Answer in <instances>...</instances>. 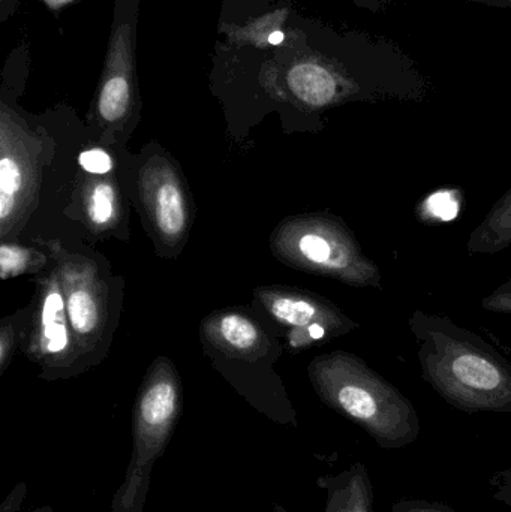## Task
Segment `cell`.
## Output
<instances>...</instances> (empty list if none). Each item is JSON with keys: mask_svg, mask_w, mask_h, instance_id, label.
<instances>
[{"mask_svg": "<svg viewBox=\"0 0 511 512\" xmlns=\"http://www.w3.org/2000/svg\"><path fill=\"white\" fill-rule=\"evenodd\" d=\"M309 373L321 400L362 427L384 450H399L419 438L416 409L390 385L336 358H318Z\"/></svg>", "mask_w": 511, "mask_h": 512, "instance_id": "obj_1", "label": "cell"}, {"mask_svg": "<svg viewBox=\"0 0 511 512\" xmlns=\"http://www.w3.org/2000/svg\"><path fill=\"white\" fill-rule=\"evenodd\" d=\"M179 373L167 358L150 366L132 412V453L125 480L114 493L111 512H143L152 471L167 450L182 417Z\"/></svg>", "mask_w": 511, "mask_h": 512, "instance_id": "obj_2", "label": "cell"}, {"mask_svg": "<svg viewBox=\"0 0 511 512\" xmlns=\"http://www.w3.org/2000/svg\"><path fill=\"white\" fill-rule=\"evenodd\" d=\"M42 144L14 110L0 111V233L15 237L38 203Z\"/></svg>", "mask_w": 511, "mask_h": 512, "instance_id": "obj_3", "label": "cell"}, {"mask_svg": "<svg viewBox=\"0 0 511 512\" xmlns=\"http://www.w3.org/2000/svg\"><path fill=\"white\" fill-rule=\"evenodd\" d=\"M138 9L140 0H114L107 57L96 93V117L104 128H120L138 108Z\"/></svg>", "mask_w": 511, "mask_h": 512, "instance_id": "obj_4", "label": "cell"}, {"mask_svg": "<svg viewBox=\"0 0 511 512\" xmlns=\"http://www.w3.org/2000/svg\"><path fill=\"white\" fill-rule=\"evenodd\" d=\"M47 248L56 262L54 270L62 286L78 352H93L107 333V286L92 259L69 254L57 242L47 243Z\"/></svg>", "mask_w": 511, "mask_h": 512, "instance_id": "obj_5", "label": "cell"}, {"mask_svg": "<svg viewBox=\"0 0 511 512\" xmlns=\"http://www.w3.org/2000/svg\"><path fill=\"white\" fill-rule=\"evenodd\" d=\"M27 354L50 378L63 376L80 355L56 270L39 283Z\"/></svg>", "mask_w": 511, "mask_h": 512, "instance_id": "obj_6", "label": "cell"}, {"mask_svg": "<svg viewBox=\"0 0 511 512\" xmlns=\"http://www.w3.org/2000/svg\"><path fill=\"white\" fill-rule=\"evenodd\" d=\"M138 191L162 242L170 246L183 243L191 225V207L176 167L153 156L141 167Z\"/></svg>", "mask_w": 511, "mask_h": 512, "instance_id": "obj_7", "label": "cell"}, {"mask_svg": "<svg viewBox=\"0 0 511 512\" xmlns=\"http://www.w3.org/2000/svg\"><path fill=\"white\" fill-rule=\"evenodd\" d=\"M273 254L299 270L339 271L347 267V252L324 222L312 218L285 219L273 231Z\"/></svg>", "mask_w": 511, "mask_h": 512, "instance_id": "obj_8", "label": "cell"}, {"mask_svg": "<svg viewBox=\"0 0 511 512\" xmlns=\"http://www.w3.org/2000/svg\"><path fill=\"white\" fill-rule=\"evenodd\" d=\"M203 333L215 348L236 355L239 360H258L269 346L266 333L257 322L234 310L210 316L203 324Z\"/></svg>", "mask_w": 511, "mask_h": 512, "instance_id": "obj_9", "label": "cell"}, {"mask_svg": "<svg viewBox=\"0 0 511 512\" xmlns=\"http://www.w3.org/2000/svg\"><path fill=\"white\" fill-rule=\"evenodd\" d=\"M317 486L327 495L324 512H375L374 487L368 468L357 462L338 475H324ZM275 512H290L282 505H273Z\"/></svg>", "mask_w": 511, "mask_h": 512, "instance_id": "obj_10", "label": "cell"}, {"mask_svg": "<svg viewBox=\"0 0 511 512\" xmlns=\"http://www.w3.org/2000/svg\"><path fill=\"white\" fill-rule=\"evenodd\" d=\"M255 300L279 324L294 330H308L314 325H324L326 312L309 297L293 289L267 286L255 289Z\"/></svg>", "mask_w": 511, "mask_h": 512, "instance_id": "obj_11", "label": "cell"}, {"mask_svg": "<svg viewBox=\"0 0 511 512\" xmlns=\"http://www.w3.org/2000/svg\"><path fill=\"white\" fill-rule=\"evenodd\" d=\"M84 192L87 224L95 231H107L119 219L120 200L116 186L104 179L89 180Z\"/></svg>", "mask_w": 511, "mask_h": 512, "instance_id": "obj_12", "label": "cell"}, {"mask_svg": "<svg viewBox=\"0 0 511 512\" xmlns=\"http://www.w3.org/2000/svg\"><path fill=\"white\" fill-rule=\"evenodd\" d=\"M45 261V256L33 249L3 242L0 246V277L2 280H8L21 274L38 271Z\"/></svg>", "mask_w": 511, "mask_h": 512, "instance_id": "obj_13", "label": "cell"}, {"mask_svg": "<svg viewBox=\"0 0 511 512\" xmlns=\"http://www.w3.org/2000/svg\"><path fill=\"white\" fill-rule=\"evenodd\" d=\"M78 164L86 173L93 176H105L113 170V159L101 149H90L81 153Z\"/></svg>", "mask_w": 511, "mask_h": 512, "instance_id": "obj_14", "label": "cell"}, {"mask_svg": "<svg viewBox=\"0 0 511 512\" xmlns=\"http://www.w3.org/2000/svg\"><path fill=\"white\" fill-rule=\"evenodd\" d=\"M428 209L432 215L443 221H453L458 216L459 206L455 198L447 192H440V194L432 195L428 201Z\"/></svg>", "mask_w": 511, "mask_h": 512, "instance_id": "obj_15", "label": "cell"}, {"mask_svg": "<svg viewBox=\"0 0 511 512\" xmlns=\"http://www.w3.org/2000/svg\"><path fill=\"white\" fill-rule=\"evenodd\" d=\"M15 343H17V330H15L14 322L3 321L2 331H0V372H5L11 361L15 351Z\"/></svg>", "mask_w": 511, "mask_h": 512, "instance_id": "obj_16", "label": "cell"}, {"mask_svg": "<svg viewBox=\"0 0 511 512\" xmlns=\"http://www.w3.org/2000/svg\"><path fill=\"white\" fill-rule=\"evenodd\" d=\"M492 498L511 508V466L492 475L489 480Z\"/></svg>", "mask_w": 511, "mask_h": 512, "instance_id": "obj_17", "label": "cell"}, {"mask_svg": "<svg viewBox=\"0 0 511 512\" xmlns=\"http://www.w3.org/2000/svg\"><path fill=\"white\" fill-rule=\"evenodd\" d=\"M392 512H456L440 502L422 501V499H401L393 504Z\"/></svg>", "mask_w": 511, "mask_h": 512, "instance_id": "obj_18", "label": "cell"}, {"mask_svg": "<svg viewBox=\"0 0 511 512\" xmlns=\"http://www.w3.org/2000/svg\"><path fill=\"white\" fill-rule=\"evenodd\" d=\"M27 496V484L24 481L18 483L6 496L5 501L0 505V512H17L23 505Z\"/></svg>", "mask_w": 511, "mask_h": 512, "instance_id": "obj_19", "label": "cell"}, {"mask_svg": "<svg viewBox=\"0 0 511 512\" xmlns=\"http://www.w3.org/2000/svg\"><path fill=\"white\" fill-rule=\"evenodd\" d=\"M348 2L356 5L357 8L366 9V11L374 12V14H381L386 12L392 6V0H348Z\"/></svg>", "mask_w": 511, "mask_h": 512, "instance_id": "obj_20", "label": "cell"}, {"mask_svg": "<svg viewBox=\"0 0 511 512\" xmlns=\"http://www.w3.org/2000/svg\"><path fill=\"white\" fill-rule=\"evenodd\" d=\"M20 0H0V20L6 21L9 15L14 14Z\"/></svg>", "mask_w": 511, "mask_h": 512, "instance_id": "obj_21", "label": "cell"}, {"mask_svg": "<svg viewBox=\"0 0 511 512\" xmlns=\"http://www.w3.org/2000/svg\"><path fill=\"white\" fill-rule=\"evenodd\" d=\"M482 5L498 6V8H511V0H470Z\"/></svg>", "mask_w": 511, "mask_h": 512, "instance_id": "obj_22", "label": "cell"}, {"mask_svg": "<svg viewBox=\"0 0 511 512\" xmlns=\"http://www.w3.org/2000/svg\"><path fill=\"white\" fill-rule=\"evenodd\" d=\"M26 512H54L53 508L48 507V505H42V507L36 508V510L26 511Z\"/></svg>", "mask_w": 511, "mask_h": 512, "instance_id": "obj_23", "label": "cell"}, {"mask_svg": "<svg viewBox=\"0 0 511 512\" xmlns=\"http://www.w3.org/2000/svg\"><path fill=\"white\" fill-rule=\"evenodd\" d=\"M47 2L57 3V5H59V3L68 2V0H47Z\"/></svg>", "mask_w": 511, "mask_h": 512, "instance_id": "obj_24", "label": "cell"}]
</instances>
